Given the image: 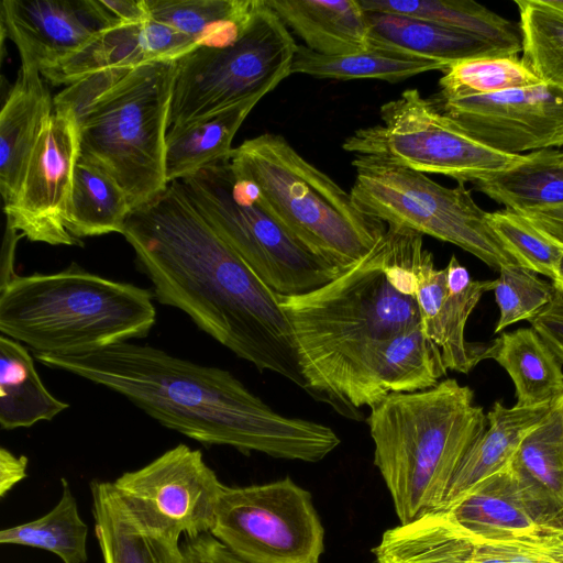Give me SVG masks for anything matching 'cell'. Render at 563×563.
<instances>
[{"label": "cell", "mask_w": 563, "mask_h": 563, "mask_svg": "<svg viewBox=\"0 0 563 563\" xmlns=\"http://www.w3.org/2000/svg\"><path fill=\"white\" fill-rule=\"evenodd\" d=\"M90 492L103 563H185L179 541L147 532L131 519L112 482L95 479Z\"/></svg>", "instance_id": "cell-27"}, {"label": "cell", "mask_w": 563, "mask_h": 563, "mask_svg": "<svg viewBox=\"0 0 563 563\" xmlns=\"http://www.w3.org/2000/svg\"><path fill=\"white\" fill-rule=\"evenodd\" d=\"M416 301L423 333L441 351L446 369L467 374L486 357L488 344L465 340L466 322L494 280H474L455 255L446 267L437 268L433 255L423 249L416 261Z\"/></svg>", "instance_id": "cell-17"}, {"label": "cell", "mask_w": 563, "mask_h": 563, "mask_svg": "<svg viewBox=\"0 0 563 563\" xmlns=\"http://www.w3.org/2000/svg\"><path fill=\"white\" fill-rule=\"evenodd\" d=\"M151 19L200 45H223L242 32L263 0H144Z\"/></svg>", "instance_id": "cell-32"}, {"label": "cell", "mask_w": 563, "mask_h": 563, "mask_svg": "<svg viewBox=\"0 0 563 563\" xmlns=\"http://www.w3.org/2000/svg\"><path fill=\"white\" fill-rule=\"evenodd\" d=\"M230 163L236 176L258 187L262 206L295 240L342 273L386 233L385 223L362 212L350 192L279 134L245 140Z\"/></svg>", "instance_id": "cell-7"}, {"label": "cell", "mask_w": 563, "mask_h": 563, "mask_svg": "<svg viewBox=\"0 0 563 563\" xmlns=\"http://www.w3.org/2000/svg\"><path fill=\"white\" fill-rule=\"evenodd\" d=\"M519 213L563 246V203Z\"/></svg>", "instance_id": "cell-44"}, {"label": "cell", "mask_w": 563, "mask_h": 563, "mask_svg": "<svg viewBox=\"0 0 563 563\" xmlns=\"http://www.w3.org/2000/svg\"><path fill=\"white\" fill-rule=\"evenodd\" d=\"M552 407H506L495 401L486 415V430L465 453L441 505L455 500L483 479L508 467L523 439Z\"/></svg>", "instance_id": "cell-26"}, {"label": "cell", "mask_w": 563, "mask_h": 563, "mask_svg": "<svg viewBox=\"0 0 563 563\" xmlns=\"http://www.w3.org/2000/svg\"><path fill=\"white\" fill-rule=\"evenodd\" d=\"M440 349L421 322L376 341L365 353L345 396V417L360 419L362 407L391 393H415L435 386L446 375Z\"/></svg>", "instance_id": "cell-19"}, {"label": "cell", "mask_w": 563, "mask_h": 563, "mask_svg": "<svg viewBox=\"0 0 563 563\" xmlns=\"http://www.w3.org/2000/svg\"><path fill=\"white\" fill-rule=\"evenodd\" d=\"M380 122L356 130L343 150L422 174H440L464 184L488 179L526 159L489 148L464 133L418 89L382 104Z\"/></svg>", "instance_id": "cell-11"}, {"label": "cell", "mask_w": 563, "mask_h": 563, "mask_svg": "<svg viewBox=\"0 0 563 563\" xmlns=\"http://www.w3.org/2000/svg\"><path fill=\"white\" fill-rule=\"evenodd\" d=\"M122 235L157 301L258 371L306 388L277 294L218 235L179 180L133 209Z\"/></svg>", "instance_id": "cell-1"}, {"label": "cell", "mask_w": 563, "mask_h": 563, "mask_svg": "<svg viewBox=\"0 0 563 563\" xmlns=\"http://www.w3.org/2000/svg\"><path fill=\"white\" fill-rule=\"evenodd\" d=\"M256 103L249 101L206 120L168 129L165 148L168 185L230 158L233 137Z\"/></svg>", "instance_id": "cell-31"}, {"label": "cell", "mask_w": 563, "mask_h": 563, "mask_svg": "<svg viewBox=\"0 0 563 563\" xmlns=\"http://www.w3.org/2000/svg\"><path fill=\"white\" fill-rule=\"evenodd\" d=\"M352 165L350 194L365 214L452 243L498 272L518 265L464 184L444 187L426 174L368 158L354 157Z\"/></svg>", "instance_id": "cell-10"}, {"label": "cell", "mask_w": 563, "mask_h": 563, "mask_svg": "<svg viewBox=\"0 0 563 563\" xmlns=\"http://www.w3.org/2000/svg\"><path fill=\"white\" fill-rule=\"evenodd\" d=\"M210 533L244 563H320L324 551L312 496L290 477L224 486Z\"/></svg>", "instance_id": "cell-12"}, {"label": "cell", "mask_w": 563, "mask_h": 563, "mask_svg": "<svg viewBox=\"0 0 563 563\" xmlns=\"http://www.w3.org/2000/svg\"><path fill=\"white\" fill-rule=\"evenodd\" d=\"M553 5L563 9V0H549Z\"/></svg>", "instance_id": "cell-49"}, {"label": "cell", "mask_w": 563, "mask_h": 563, "mask_svg": "<svg viewBox=\"0 0 563 563\" xmlns=\"http://www.w3.org/2000/svg\"><path fill=\"white\" fill-rule=\"evenodd\" d=\"M298 45L266 0L236 38L200 45L176 59L170 128L256 101L291 75Z\"/></svg>", "instance_id": "cell-9"}, {"label": "cell", "mask_w": 563, "mask_h": 563, "mask_svg": "<svg viewBox=\"0 0 563 563\" xmlns=\"http://www.w3.org/2000/svg\"><path fill=\"white\" fill-rule=\"evenodd\" d=\"M365 12L368 44L373 48L432 59L446 68L465 59L506 56L486 42L427 20L388 12Z\"/></svg>", "instance_id": "cell-24"}, {"label": "cell", "mask_w": 563, "mask_h": 563, "mask_svg": "<svg viewBox=\"0 0 563 563\" xmlns=\"http://www.w3.org/2000/svg\"><path fill=\"white\" fill-rule=\"evenodd\" d=\"M553 287L551 301L530 323L563 364V289Z\"/></svg>", "instance_id": "cell-41"}, {"label": "cell", "mask_w": 563, "mask_h": 563, "mask_svg": "<svg viewBox=\"0 0 563 563\" xmlns=\"http://www.w3.org/2000/svg\"><path fill=\"white\" fill-rule=\"evenodd\" d=\"M69 408L54 397L41 380L30 350L0 336V426L3 430L29 428L51 421Z\"/></svg>", "instance_id": "cell-30"}, {"label": "cell", "mask_w": 563, "mask_h": 563, "mask_svg": "<svg viewBox=\"0 0 563 563\" xmlns=\"http://www.w3.org/2000/svg\"><path fill=\"white\" fill-rule=\"evenodd\" d=\"M493 290L499 309L495 333H499L519 321H530L541 312L551 301L554 287L534 272L510 265L499 269Z\"/></svg>", "instance_id": "cell-40"}, {"label": "cell", "mask_w": 563, "mask_h": 563, "mask_svg": "<svg viewBox=\"0 0 563 563\" xmlns=\"http://www.w3.org/2000/svg\"><path fill=\"white\" fill-rule=\"evenodd\" d=\"M118 25L135 24L150 19L144 0H100Z\"/></svg>", "instance_id": "cell-45"}, {"label": "cell", "mask_w": 563, "mask_h": 563, "mask_svg": "<svg viewBox=\"0 0 563 563\" xmlns=\"http://www.w3.org/2000/svg\"><path fill=\"white\" fill-rule=\"evenodd\" d=\"M543 81L517 55L479 57L457 62L443 71L439 80V99L484 96L515 88L531 87Z\"/></svg>", "instance_id": "cell-37"}, {"label": "cell", "mask_w": 563, "mask_h": 563, "mask_svg": "<svg viewBox=\"0 0 563 563\" xmlns=\"http://www.w3.org/2000/svg\"><path fill=\"white\" fill-rule=\"evenodd\" d=\"M468 136L506 154L563 145V87L542 82L457 99L430 98Z\"/></svg>", "instance_id": "cell-15"}, {"label": "cell", "mask_w": 563, "mask_h": 563, "mask_svg": "<svg viewBox=\"0 0 563 563\" xmlns=\"http://www.w3.org/2000/svg\"><path fill=\"white\" fill-rule=\"evenodd\" d=\"M543 527L563 511V405H553L508 465Z\"/></svg>", "instance_id": "cell-23"}, {"label": "cell", "mask_w": 563, "mask_h": 563, "mask_svg": "<svg viewBox=\"0 0 563 563\" xmlns=\"http://www.w3.org/2000/svg\"><path fill=\"white\" fill-rule=\"evenodd\" d=\"M305 46L322 55L369 48L366 12L360 0H266Z\"/></svg>", "instance_id": "cell-25"}, {"label": "cell", "mask_w": 563, "mask_h": 563, "mask_svg": "<svg viewBox=\"0 0 563 563\" xmlns=\"http://www.w3.org/2000/svg\"><path fill=\"white\" fill-rule=\"evenodd\" d=\"M445 69V65L432 59L373 47L344 55H322L305 45H298L291 73L318 79H377L398 82L422 73Z\"/></svg>", "instance_id": "cell-34"}, {"label": "cell", "mask_w": 563, "mask_h": 563, "mask_svg": "<svg viewBox=\"0 0 563 563\" xmlns=\"http://www.w3.org/2000/svg\"><path fill=\"white\" fill-rule=\"evenodd\" d=\"M277 298L291 329L305 390L343 416L347 389L368 349L420 323L416 297L404 292L380 242L323 286Z\"/></svg>", "instance_id": "cell-3"}, {"label": "cell", "mask_w": 563, "mask_h": 563, "mask_svg": "<svg viewBox=\"0 0 563 563\" xmlns=\"http://www.w3.org/2000/svg\"><path fill=\"white\" fill-rule=\"evenodd\" d=\"M365 11L410 15L468 34L506 56L522 51L520 25L468 0H360Z\"/></svg>", "instance_id": "cell-29"}, {"label": "cell", "mask_w": 563, "mask_h": 563, "mask_svg": "<svg viewBox=\"0 0 563 563\" xmlns=\"http://www.w3.org/2000/svg\"><path fill=\"white\" fill-rule=\"evenodd\" d=\"M474 185L506 209L517 212L562 205L563 151H533L522 163Z\"/></svg>", "instance_id": "cell-33"}, {"label": "cell", "mask_w": 563, "mask_h": 563, "mask_svg": "<svg viewBox=\"0 0 563 563\" xmlns=\"http://www.w3.org/2000/svg\"><path fill=\"white\" fill-rule=\"evenodd\" d=\"M26 470V456H16L5 448L0 449V495L2 497L27 476Z\"/></svg>", "instance_id": "cell-43"}, {"label": "cell", "mask_w": 563, "mask_h": 563, "mask_svg": "<svg viewBox=\"0 0 563 563\" xmlns=\"http://www.w3.org/2000/svg\"><path fill=\"white\" fill-rule=\"evenodd\" d=\"M544 530L563 537V511L543 526Z\"/></svg>", "instance_id": "cell-47"}, {"label": "cell", "mask_w": 563, "mask_h": 563, "mask_svg": "<svg viewBox=\"0 0 563 563\" xmlns=\"http://www.w3.org/2000/svg\"><path fill=\"white\" fill-rule=\"evenodd\" d=\"M131 519L143 530L179 541L210 533L223 485L200 450L180 443L112 482Z\"/></svg>", "instance_id": "cell-13"}, {"label": "cell", "mask_w": 563, "mask_h": 563, "mask_svg": "<svg viewBox=\"0 0 563 563\" xmlns=\"http://www.w3.org/2000/svg\"><path fill=\"white\" fill-rule=\"evenodd\" d=\"M177 63L164 60L87 75L54 97L79 133V158L108 174L132 209L162 194Z\"/></svg>", "instance_id": "cell-4"}, {"label": "cell", "mask_w": 563, "mask_h": 563, "mask_svg": "<svg viewBox=\"0 0 563 563\" xmlns=\"http://www.w3.org/2000/svg\"><path fill=\"white\" fill-rule=\"evenodd\" d=\"M22 236L23 235L18 232L8 221L5 222L1 251L0 287L4 286L16 276L13 271L14 254L18 241Z\"/></svg>", "instance_id": "cell-46"}, {"label": "cell", "mask_w": 563, "mask_h": 563, "mask_svg": "<svg viewBox=\"0 0 563 563\" xmlns=\"http://www.w3.org/2000/svg\"><path fill=\"white\" fill-rule=\"evenodd\" d=\"M132 210L125 192L108 174L78 159L66 219L73 236L122 234Z\"/></svg>", "instance_id": "cell-35"}, {"label": "cell", "mask_w": 563, "mask_h": 563, "mask_svg": "<svg viewBox=\"0 0 563 563\" xmlns=\"http://www.w3.org/2000/svg\"><path fill=\"white\" fill-rule=\"evenodd\" d=\"M41 364L103 386L163 427L205 445L314 463L340 444L328 426L278 413L229 371L121 342L77 354H34Z\"/></svg>", "instance_id": "cell-2"}, {"label": "cell", "mask_w": 563, "mask_h": 563, "mask_svg": "<svg viewBox=\"0 0 563 563\" xmlns=\"http://www.w3.org/2000/svg\"><path fill=\"white\" fill-rule=\"evenodd\" d=\"M88 527L81 519L68 482L62 478V495L46 515L0 531L2 544L42 549L63 563H86Z\"/></svg>", "instance_id": "cell-36"}, {"label": "cell", "mask_w": 563, "mask_h": 563, "mask_svg": "<svg viewBox=\"0 0 563 563\" xmlns=\"http://www.w3.org/2000/svg\"><path fill=\"white\" fill-rule=\"evenodd\" d=\"M431 511L484 539H516L545 531L529 507L509 466L483 479L455 500Z\"/></svg>", "instance_id": "cell-22"}, {"label": "cell", "mask_w": 563, "mask_h": 563, "mask_svg": "<svg viewBox=\"0 0 563 563\" xmlns=\"http://www.w3.org/2000/svg\"><path fill=\"white\" fill-rule=\"evenodd\" d=\"M552 284L563 289V258L559 268L558 276L555 280L552 282Z\"/></svg>", "instance_id": "cell-48"}, {"label": "cell", "mask_w": 563, "mask_h": 563, "mask_svg": "<svg viewBox=\"0 0 563 563\" xmlns=\"http://www.w3.org/2000/svg\"><path fill=\"white\" fill-rule=\"evenodd\" d=\"M489 223L519 266L555 280L563 258L560 243L510 209L489 212Z\"/></svg>", "instance_id": "cell-39"}, {"label": "cell", "mask_w": 563, "mask_h": 563, "mask_svg": "<svg viewBox=\"0 0 563 563\" xmlns=\"http://www.w3.org/2000/svg\"><path fill=\"white\" fill-rule=\"evenodd\" d=\"M185 563H244L211 533L185 538L180 544Z\"/></svg>", "instance_id": "cell-42"}, {"label": "cell", "mask_w": 563, "mask_h": 563, "mask_svg": "<svg viewBox=\"0 0 563 563\" xmlns=\"http://www.w3.org/2000/svg\"><path fill=\"white\" fill-rule=\"evenodd\" d=\"M374 464L400 523L438 508L472 444L488 426L474 393L455 378L415 393H391L366 420Z\"/></svg>", "instance_id": "cell-5"}, {"label": "cell", "mask_w": 563, "mask_h": 563, "mask_svg": "<svg viewBox=\"0 0 563 563\" xmlns=\"http://www.w3.org/2000/svg\"><path fill=\"white\" fill-rule=\"evenodd\" d=\"M154 294L85 271L15 276L0 287L1 335L33 354L77 355L144 338L156 320Z\"/></svg>", "instance_id": "cell-6"}, {"label": "cell", "mask_w": 563, "mask_h": 563, "mask_svg": "<svg viewBox=\"0 0 563 563\" xmlns=\"http://www.w3.org/2000/svg\"><path fill=\"white\" fill-rule=\"evenodd\" d=\"M198 46L187 35L150 18L100 32L78 52L42 70L41 75L54 86H67L100 70L176 60Z\"/></svg>", "instance_id": "cell-20"}, {"label": "cell", "mask_w": 563, "mask_h": 563, "mask_svg": "<svg viewBox=\"0 0 563 563\" xmlns=\"http://www.w3.org/2000/svg\"><path fill=\"white\" fill-rule=\"evenodd\" d=\"M494 358L510 376L516 406H552L563 399L562 363L533 328H521L487 345Z\"/></svg>", "instance_id": "cell-28"}, {"label": "cell", "mask_w": 563, "mask_h": 563, "mask_svg": "<svg viewBox=\"0 0 563 563\" xmlns=\"http://www.w3.org/2000/svg\"><path fill=\"white\" fill-rule=\"evenodd\" d=\"M1 25L18 47L21 64L41 73L118 24L100 0H3Z\"/></svg>", "instance_id": "cell-18"}, {"label": "cell", "mask_w": 563, "mask_h": 563, "mask_svg": "<svg viewBox=\"0 0 563 563\" xmlns=\"http://www.w3.org/2000/svg\"><path fill=\"white\" fill-rule=\"evenodd\" d=\"M562 405H563V399H562Z\"/></svg>", "instance_id": "cell-50"}, {"label": "cell", "mask_w": 563, "mask_h": 563, "mask_svg": "<svg viewBox=\"0 0 563 563\" xmlns=\"http://www.w3.org/2000/svg\"><path fill=\"white\" fill-rule=\"evenodd\" d=\"M522 59L544 82L563 87V9L549 0H516Z\"/></svg>", "instance_id": "cell-38"}, {"label": "cell", "mask_w": 563, "mask_h": 563, "mask_svg": "<svg viewBox=\"0 0 563 563\" xmlns=\"http://www.w3.org/2000/svg\"><path fill=\"white\" fill-rule=\"evenodd\" d=\"M79 133L73 115L54 109L31 153L14 201L3 207L7 221L31 242L82 245L66 228Z\"/></svg>", "instance_id": "cell-14"}, {"label": "cell", "mask_w": 563, "mask_h": 563, "mask_svg": "<svg viewBox=\"0 0 563 563\" xmlns=\"http://www.w3.org/2000/svg\"><path fill=\"white\" fill-rule=\"evenodd\" d=\"M54 112V98L34 65L21 64L0 112V192L3 207L20 190L31 153Z\"/></svg>", "instance_id": "cell-21"}, {"label": "cell", "mask_w": 563, "mask_h": 563, "mask_svg": "<svg viewBox=\"0 0 563 563\" xmlns=\"http://www.w3.org/2000/svg\"><path fill=\"white\" fill-rule=\"evenodd\" d=\"M377 563H563V537L484 539L429 511L384 532Z\"/></svg>", "instance_id": "cell-16"}, {"label": "cell", "mask_w": 563, "mask_h": 563, "mask_svg": "<svg viewBox=\"0 0 563 563\" xmlns=\"http://www.w3.org/2000/svg\"><path fill=\"white\" fill-rule=\"evenodd\" d=\"M179 183L218 235L276 294L301 295L342 273L303 247L267 212L257 186L236 176L230 158Z\"/></svg>", "instance_id": "cell-8"}]
</instances>
